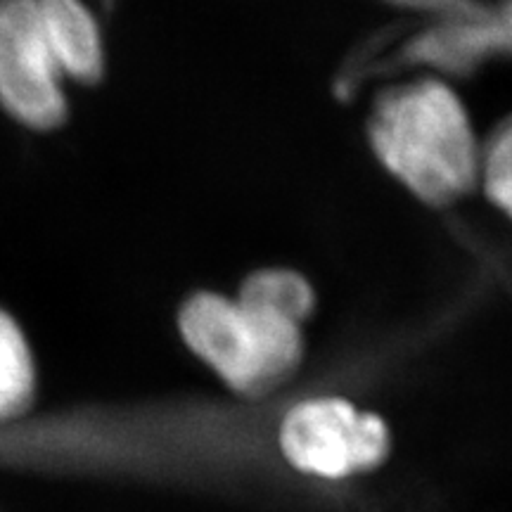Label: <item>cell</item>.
<instances>
[{"instance_id":"obj_7","label":"cell","mask_w":512,"mask_h":512,"mask_svg":"<svg viewBox=\"0 0 512 512\" xmlns=\"http://www.w3.org/2000/svg\"><path fill=\"white\" fill-rule=\"evenodd\" d=\"M36 361L22 325L0 306V422L22 418L36 401Z\"/></svg>"},{"instance_id":"obj_2","label":"cell","mask_w":512,"mask_h":512,"mask_svg":"<svg viewBox=\"0 0 512 512\" xmlns=\"http://www.w3.org/2000/svg\"><path fill=\"white\" fill-rule=\"evenodd\" d=\"M183 342L230 389L264 396L297 373L304 361L299 325L219 292H195L178 311Z\"/></svg>"},{"instance_id":"obj_4","label":"cell","mask_w":512,"mask_h":512,"mask_svg":"<svg viewBox=\"0 0 512 512\" xmlns=\"http://www.w3.org/2000/svg\"><path fill=\"white\" fill-rule=\"evenodd\" d=\"M280 446L297 470L339 479L380 465L389 430L382 418L358 413L344 399H311L285 415Z\"/></svg>"},{"instance_id":"obj_6","label":"cell","mask_w":512,"mask_h":512,"mask_svg":"<svg viewBox=\"0 0 512 512\" xmlns=\"http://www.w3.org/2000/svg\"><path fill=\"white\" fill-rule=\"evenodd\" d=\"M238 299L273 316L302 325L316 311V290L304 273L285 266L256 268L242 280Z\"/></svg>"},{"instance_id":"obj_5","label":"cell","mask_w":512,"mask_h":512,"mask_svg":"<svg viewBox=\"0 0 512 512\" xmlns=\"http://www.w3.org/2000/svg\"><path fill=\"white\" fill-rule=\"evenodd\" d=\"M38 19L64 81L95 86L107 69L105 36L86 0H36Z\"/></svg>"},{"instance_id":"obj_1","label":"cell","mask_w":512,"mask_h":512,"mask_svg":"<svg viewBox=\"0 0 512 512\" xmlns=\"http://www.w3.org/2000/svg\"><path fill=\"white\" fill-rule=\"evenodd\" d=\"M366 136L377 162L427 207H453L477 190L482 143L465 102L437 76L384 88Z\"/></svg>"},{"instance_id":"obj_8","label":"cell","mask_w":512,"mask_h":512,"mask_svg":"<svg viewBox=\"0 0 512 512\" xmlns=\"http://www.w3.org/2000/svg\"><path fill=\"white\" fill-rule=\"evenodd\" d=\"M512 131L510 121L503 119L501 126L491 133L479 150L477 190H484L486 200L498 211L508 214L512 195Z\"/></svg>"},{"instance_id":"obj_3","label":"cell","mask_w":512,"mask_h":512,"mask_svg":"<svg viewBox=\"0 0 512 512\" xmlns=\"http://www.w3.org/2000/svg\"><path fill=\"white\" fill-rule=\"evenodd\" d=\"M0 107L19 126L48 133L69 119V100L36 0H0Z\"/></svg>"}]
</instances>
